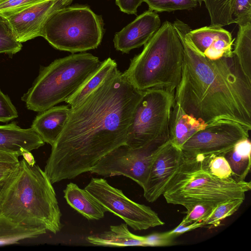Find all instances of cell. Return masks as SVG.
I'll return each mask as SVG.
<instances>
[{
	"label": "cell",
	"mask_w": 251,
	"mask_h": 251,
	"mask_svg": "<svg viewBox=\"0 0 251 251\" xmlns=\"http://www.w3.org/2000/svg\"><path fill=\"white\" fill-rule=\"evenodd\" d=\"M143 93L116 68L92 93L71 107L45 167L51 182L90 172L102 157L126 144Z\"/></svg>",
	"instance_id": "1"
},
{
	"label": "cell",
	"mask_w": 251,
	"mask_h": 251,
	"mask_svg": "<svg viewBox=\"0 0 251 251\" xmlns=\"http://www.w3.org/2000/svg\"><path fill=\"white\" fill-rule=\"evenodd\" d=\"M183 45L181 78L175 100L187 114L208 124L230 120L251 130V83L241 72L236 59L210 60L189 41V26L176 19L173 23Z\"/></svg>",
	"instance_id": "2"
},
{
	"label": "cell",
	"mask_w": 251,
	"mask_h": 251,
	"mask_svg": "<svg viewBox=\"0 0 251 251\" xmlns=\"http://www.w3.org/2000/svg\"><path fill=\"white\" fill-rule=\"evenodd\" d=\"M0 214L20 225L54 234L62 227L52 183L38 165H30L24 158L0 187Z\"/></svg>",
	"instance_id": "3"
},
{
	"label": "cell",
	"mask_w": 251,
	"mask_h": 251,
	"mask_svg": "<svg viewBox=\"0 0 251 251\" xmlns=\"http://www.w3.org/2000/svg\"><path fill=\"white\" fill-rule=\"evenodd\" d=\"M183 58L181 40L173 24L166 21L123 74L140 91L155 88L175 92L181 80Z\"/></svg>",
	"instance_id": "4"
},
{
	"label": "cell",
	"mask_w": 251,
	"mask_h": 251,
	"mask_svg": "<svg viewBox=\"0 0 251 251\" xmlns=\"http://www.w3.org/2000/svg\"><path fill=\"white\" fill-rule=\"evenodd\" d=\"M251 189L250 181L213 175L206 165L205 155L182 152L179 166L163 196L167 203L186 209L198 203L216 205L230 200H244L246 192Z\"/></svg>",
	"instance_id": "5"
},
{
	"label": "cell",
	"mask_w": 251,
	"mask_h": 251,
	"mask_svg": "<svg viewBox=\"0 0 251 251\" xmlns=\"http://www.w3.org/2000/svg\"><path fill=\"white\" fill-rule=\"evenodd\" d=\"M101 61L89 53L72 54L41 68L22 100L28 109L42 112L66 100L99 68Z\"/></svg>",
	"instance_id": "6"
},
{
	"label": "cell",
	"mask_w": 251,
	"mask_h": 251,
	"mask_svg": "<svg viewBox=\"0 0 251 251\" xmlns=\"http://www.w3.org/2000/svg\"><path fill=\"white\" fill-rule=\"evenodd\" d=\"M103 35L101 17L85 6L61 7L52 12L41 36L56 49L72 53L97 48Z\"/></svg>",
	"instance_id": "7"
},
{
	"label": "cell",
	"mask_w": 251,
	"mask_h": 251,
	"mask_svg": "<svg viewBox=\"0 0 251 251\" xmlns=\"http://www.w3.org/2000/svg\"><path fill=\"white\" fill-rule=\"evenodd\" d=\"M175 102V92L155 88L143 91L126 144L137 149L159 139H169V123Z\"/></svg>",
	"instance_id": "8"
},
{
	"label": "cell",
	"mask_w": 251,
	"mask_h": 251,
	"mask_svg": "<svg viewBox=\"0 0 251 251\" xmlns=\"http://www.w3.org/2000/svg\"><path fill=\"white\" fill-rule=\"evenodd\" d=\"M169 140L159 139L137 149L121 145L102 157L89 172L104 177L123 176L143 188L155 155Z\"/></svg>",
	"instance_id": "9"
},
{
	"label": "cell",
	"mask_w": 251,
	"mask_h": 251,
	"mask_svg": "<svg viewBox=\"0 0 251 251\" xmlns=\"http://www.w3.org/2000/svg\"><path fill=\"white\" fill-rule=\"evenodd\" d=\"M84 189L107 212L121 218L135 230H146L164 225L150 207L132 201L121 190L112 186L103 178H92Z\"/></svg>",
	"instance_id": "10"
},
{
	"label": "cell",
	"mask_w": 251,
	"mask_h": 251,
	"mask_svg": "<svg viewBox=\"0 0 251 251\" xmlns=\"http://www.w3.org/2000/svg\"><path fill=\"white\" fill-rule=\"evenodd\" d=\"M249 131L237 122L218 120L192 135L181 150L187 154L224 155L239 141L249 138Z\"/></svg>",
	"instance_id": "11"
},
{
	"label": "cell",
	"mask_w": 251,
	"mask_h": 251,
	"mask_svg": "<svg viewBox=\"0 0 251 251\" xmlns=\"http://www.w3.org/2000/svg\"><path fill=\"white\" fill-rule=\"evenodd\" d=\"M62 0H46L18 11L0 14L7 21L21 43L41 36L43 27L50 15L66 6Z\"/></svg>",
	"instance_id": "12"
},
{
	"label": "cell",
	"mask_w": 251,
	"mask_h": 251,
	"mask_svg": "<svg viewBox=\"0 0 251 251\" xmlns=\"http://www.w3.org/2000/svg\"><path fill=\"white\" fill-rule=\"evenodd\" d=\"M181 156V149L169 140L159 150L142 188L144 197L148 201L154 202L163 195L179 166Z\"/></svg>",
	"instance_id": "13"
},
{
	"label": "cell",
	"mask_w": 251,
	"mask_h": 251,
	"mask_svg": "<svg viewBox=\"0 0 251 251\" xmlns=\"http://www.w3.org/2000/svg\"><path fill=\"white\" fill-rule=\"evenodd\" d=\"M186 36L195 49L209 59L233 56L234 39L223 27L210 25L194 30L189 27Z\"/></svg>",
	"instance_id": "14"
},
{
	"label": "cell",
	"mask_w": 251,
	"mask_h": 251,
	"mask_svg": "<svg viewBox=\"0 0 251 251\" xmlns=\"http://www.w3.org/2000/svg\"><path fill=\"white\" fill-rule=\"evenodd\" d=\"M159 15L149 9L115 34L113 42L116 50L128 53L144 45L161 25Z\"/></svg>",
	"instance_id": "15"
},
{
	"label": "cell",
	"mask_w": 251,
	"mask_h": 251,
	"mask_svg": "<svg viewBox=\"0 0 251 251\" xmlns=\"http://www.w3.org/2000/svg\"><path fill=\"white\" fill-rule=\"evenodd\" d=\"M41 137L30 127L22 128L15 123L0 125V149L22 156L44 145Z\"/></svg>",
	"instance_id": "16"
},
{
	"label": "cell",
	"mask_w": 251,
	"mask_h": 251,
	"mask_svg": "<svg viewBox=\"0 0 251 251\" xmlns=\"http://www.w3.org/2000/svg\"><path fill=\"white\" fill-rule=\"evenodd\" d=\"M70 109L69 105H62L40 112L33 120L31 127L45 143L52 146L65 126Z\"/></svg>",
	"instance_id": "17"
},
{
	"label": "cell",
	"mask_w": 251,
	"mask_h": 251,
	"mask_svg": "<svg viewBox=\"0 0 251 251\" xmlns=\"http://www.w3.org/2000/svg\"><path fill=\"white\" fill-rule=\"evenodd\" d=\"M206 125L203 120L186 113L175 101L169 123V141L181 149L188 139Z\"/></svg>",
	"instance_id": "18"
},
{
	"label": "cell",
	"mask_w": 251,
	"mask_h": 251,
	"mask_svg": "<svg viewBox=\"0 0 251 251\" xmlns=\"http://www.w3.org/2000/svg\"><path fill=\"white\" fill-rule=\"evenodd\" d=\"M63 192L68 204L88 220H100L107 212L89 192L74 183H68Z\"/></svg>",
	"instance_id": "19"
},
{
	"label": "cell",
	"mask_w": 251,
	"mask_h": 251,
	"mask_svg": "<svg viewBox=\"0 0 251 251\" xmlns=\"http://www.w3.org/2000/svg\"><path fill=\"white\" fill-rule=\"evenodd\" d=\"M86 240L96 246L147 247L145 236L133 234L129 231L126 224L111 226L109 230L88 236Z\"/></svg>",
	"instance_id": "20"
},
{
	"label": "cell",
	"mask_w": 251,
	"mask_h": 251,
	"mask_svg": "<svg viewBox=\"0 0 251 251\" xmlns=\"http://www.w3.org/2000/svg\"><path fill=\"white\" fill-rule=\"evenodd\" d=\"M251 143L249 138L240 140L223 156L227 161L232 177L237 181L245 180L251 169Z\"/></svg>",
	"instance_id": "21"
},
{
	"label": "cell",
	"mask_w": 251,
	"mask_h": 251,
	"mask_svg": "<svg viewBox=\"0 0 251 251\" xmlns=\"http://www.w3.org/2000/svg\"><path fill=\"white\" fill-rule=\"evenodd\" d=\"M47 231L43 227L20 225L0 214V246L17 244L24 240L36 238L45 234Z\"/></svg>",
	"instance_id": "22"
},
{
	"label": "cell",
	"mask_w": 251,
	"mask_h": 251,
	"mask_svg": "<svg viewBox=\"0 0 251 251\" xmlns=\"http://www.w3.org/2000/svg\"><path fill=\"white\" fill-rule=\"evenodd\" d=\"M233 54L241 72L251 83V23L239 26Z\"/></svg>",
	"instance_id": "23"
},
{
	"label": "cell",
	"mask_w": 251,
	"mask_h": 251,
	"mask_svg": "<svg viewBox=\"0 0 251 251\" xmlns=\"http://www.w3.org/2000/svg\"><path fill=\"white\" fill-rule=\"evenodd\" d=\"M116 68V62L110 57L101 61L97 71L65 102L71 107L77 105L98 87L107 76Z\"/></svg>",
	"instance_id": "24"
},
{
	"label": "cell",
	"mask_w": 251,
	"mask_h": 251,
	"mask_svg": "<svg viewBox=\"0 0 251 251\" xmlns=\"http://www.w3.org/2000/svg\"><path fill=\"white\" fill-rule=\"evenodd\" d=\"M234 0H203L211 25L223 27L234 23L232 10Z\"/></svg>",
	"instance_id": "25"
},
{
	"label": "cell",
	"mask_w": 251,
	"mask_h": 251,
	"mask_svg": "<svg viewBox=\"0 0 251 251\" xmlns=\"http://www.w3.org/2000/svg\"><path fill=\"white\" fill-rule=\"evenodd\" d=\"M244 200L234 199L216 204L209 215L203 221L204 226L217 227L225 218L231 216L240 207Z\"/></svg>",
	"instance_id": "26"
},
{
	"label": "cell",
	"mask_w": 251,
	"mask_h": 251,
	"mask_svg": "<svg viewBox=\"0 0 251 251\" xmlns=\"http://www.w3.org/2000/svg\"><path fill=\"white\" fill-rule=\"evenodd\" d=\"M144 2L150 10L156 13L191 10L201 4L198 0H144Z\"/></svg>",
	"instance_id": "27"
},
{
	"label": "cell",
	"mask_w": 251,
	"mask_h": 251,
	"mask_svg": "<svg viewBox=\"0 0 251 251\" xmlns=\"http://www.w3.org/2000/svg\"><path fill=\"white\" fill-rule=\"evenodd\" d=\"M22 48V43L16 38L7 21L0 16V53L13 55Z\"/></svg>",
	"instance_id": "28"
},
{
	"label": "cell",
	"mask_w": 251,
	"mask_h": 251,
	"mask_svg": "<svg viewBox=\"0 0 251 251\" xmlns=\"http://www.w3.org/2000/svg\"><path fill=\"white\" fill-rule=\"evenodd\" d=\"M205 162L213 175L221 178L232 177L230 166L223 155H205Z\"/></svg>",
	"instance_id": "29"
},
{
	"label": "cell",
	"mask_w": 251,
	"mask_h": 251,
	"mask_svg": "<svg viewBox=\"0 0 251 251\" xmlns=\"http://www.w3.org/2000/svg\"><path fill=\"white\" fill-rule=\"evenodd\" d=\"M216 205L198 203L191 205L186 208V215L180 223L186 224L203 221L209 215Z\"/></svg>",
	"instance_id": "30"
},
{
	"label": "cell",
	"mask_w": 251,
	"mask_h": 251,
	"mask_svg": "<svg viewBox=\"0 0 251 251\" xmlns=\"http://www.w3.org/2000/svg\"><path fill=\"white\" fill-rule=\"evenodd\" d=\"M232 18L239 26L251 23V0H234Z\"/></svg>",
	"instance_id": "31"
},
{
	"label": "cell",
	"mask_w": 251,
	"mask_h": 251,
	"mask_svg": "<svg viewBox=\"0 0 251 251\" xmlns=\"http://www.w3.org/2000/svg\"><path fill=\"white\" fill-rule=\"evenodd\" d=\"M17 117V111L10 99L0 90V122H8Z\"/></svg>",
	"instance_id": "32"
},
{
	"label": "cell",
	"mask_w": 251,
	"mask_h": 251,
	"mask_svg": "<svg viewBox=\"0 0 251 251\" xmlns=\"http://www.w3.org/2000/svg\"><path fill=\"white\" fill-rule=\"evenodd\" d=\"M44 0H4L0 2V14L15 12Z\"/></svg>",
	"instance_id": "33"
},
{
	"label": "cell",
	"mask_w": 251,
	"mask_h": 251,
	"mask_svg": "<svg viewBox=\"0 0 251 251\" xmlns=\"http://www.w3.org/2000/svg\"><path fill=\"white\" fill-rule=\"evenodd\" d=\"M145 236L147 246L162 247L173 245L175 237L169 231L153 233Z\"/></svg>",
	"instance_id": "34"
},
{
	"label": "cell",
	"mask_w": 251,
	"mask_h": 251,
	"mask_svg": "<svg viewBox=\"0 0 251 251\" xmlns=\"http://www.w3.org/2000/svg\"><path fill=\"white\" fill-rule=\"evenodd\" d=\"M17 154L0 149V169H13L19 163Z\"/></svg>",
	"instance_id": "35"
},
{
	"label": "cell",
	"mask_w": 251,
	"mask_h": 251,
	"mask_svg": "<svg viewBox=\"0 0 251 251\" xmlns=\"http://www.w3.org/2000/svg\"><path fill=\"white\" fill-rule=\"evenodd\" d=\"M144 0H116V4L125 13L136 14L137 8Z\"/></svg>",
	"instance_id": "36"
},
{
	"label": "cell",
	"mask_w": 251,
	"mask_h": 251,
	"mask_svg": "<svg viewBox=\"0 0 251 251\" xmlns=\"http://www.w3.org/2000/svg\"><path fill=\"white\" fill-rule=\"evenodd\" d=\"M204 226L203 221L194 222L191 223L180 224L174 229L169 231L170 233L173 235L175 238L186 232L192 230L196 228Z\"/></svg>",
	"instance_id": "37"
},
{
	"label": "cell",
	"mask_w": 251,
	"mask_h": 251,
	"mask_svg": "<svg viewBox=\"0 0 251 251\" xmlns=\"http://www.w3.org/2000/svg\"><path fill=\"white\" fill-rule=\"evenodd\" d=\"M15 168L0 169V187L2 185L5 180L9 176Z\"/></svg>",
	"instance_id": "38"
},
{
	"label": "cell",
	"mask_w": 251,
	"mask_h": 251,
	"mask_svg": "<svg viewBox=\"0 0 251 251\" xmlns=\"http://www.w3.org/2000/svg\"><path fill=\"white\" fill-rule=\"evenodd\" d=\"M22 156L29 165H33L35 164V159L30 151H25L23 152Z\"/></svg>",
	"instance_id": "39"
},
{
	"label": "cell",
	"mask_w": 251,
	"mask_h": 251,
	"mask_svg": "<svg viewBox=\"0 0 251 251\" xmlns=\"http://www.w3.org/2000/svg\"><path fill=\"white\" fill-rule=\"evenodd\" d=\"M65 5H68L71 0H62Z\"/></svg>",
	"instance_id": "40"
},
{
	"label": "cell",
	"mask_w": 251,
	"mask_h": 251,
	"mask_svg": "<svg viewBox=\"0 0 251 251\" xmlns=\"http://www.w3.org/2000/svg\"><path fill=\"white\" fill-rule=\"evenodd\" d=\"M200 3V4L201 3V2L203 1V0H198Z\"/></svg>",
	"instance_id": "41"
},
{
	"label": "cell",
	"mask_w": 251,
	"mask_h": 251,
	"mask_svg": "<svg viewBox=\"0 0 251 251\" xmlns=\"http://www.w3.org/2000/svg\"><path fill=\"white\" fill-rule=\"evenodd\" d=\"M3 0H0V1H3Z\"/></svg>",
	"instance_id": "42"
}]
</instances>
